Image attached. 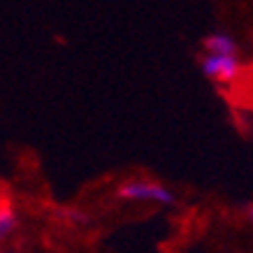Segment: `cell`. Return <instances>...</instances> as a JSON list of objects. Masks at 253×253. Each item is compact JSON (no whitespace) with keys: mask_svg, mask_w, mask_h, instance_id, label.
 <instances>
[{"mask_svg":"<svg viewBox=\"0 0 253 253\" xmlns=\"http://www.w3.org/2000/svg\"><path fill=\"white\" fill-rule=\"evenodd\" d=\"M202 49L205 54H216V56H235L239 58V51L242 46L230 33L225 31H211L202 38Z\"/></svg>","mask_w":253,"mask_h":253,"instance_id":"obj_3","label":"cell"},{"mask_svg":"<svg viewBox=\"0 0 253 253\" xmlns=\"http://www.w3.org/2000/svg\"><path fill=\"white\" fill-rule=\"evenodd\" d=\"M16 228V214L7 205H0V242L5 237H9Z\"/></svg>","mask_w":253,"mask_h":253,"instance_id":"obj_4","label":"cell"},{"mask_svg":"<svg viewBox=\"0 0 253 253\" xmlns=\"http://www.w3.org/2000/svg\"><path fill=\"white\" fill-rule=\"evenodd\" d=\"M119 198L123 200H139V202H161V205H172L174 193L156 181L146 179H130L119 188Z\"/></svg>","mask_w":253,"mask_h":253,"instance_id":"obj_2","label":"cell"},{"mask_svg":"<svg viewBox=\"0 0 253 253\" xmlns=\"http://www.w3.org/2000/svg\"><path fill=\"white\" fill-rule=\"evenodd\" d=\"M202 75L214 84H230L242 72V61L235 56H216V54H200L198 58Z\"/></svg>","mask_w":253,"mask_h":253,"instance_id":"obj_1","label":"cell"},{"mask_svg":"<svg viewBox=\"0 0 253 253\" xmlns=\"http://www.w3.org/2000/svg\"><path fill=\"white\" fill-rule=\"evenodd\" d=\"M249 216H251V221H253V207H251V209H249Z\"/></svg>","mask_w":253,"mask_h":253,"instance_id":"obj_5","label":"cell"}]
</instances>
